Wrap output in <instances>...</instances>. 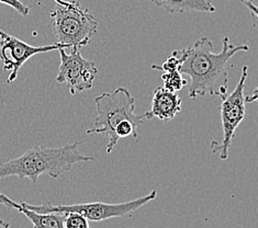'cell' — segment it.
<instances>
[{
    "instance_id": "1",
    "label": "cell",
    "mask_w": 258,
    "mask_h": 228,
    "mask_svg": "<svg viewBox=\"0 0 258 228\" xmlns=\"http://www.w3.org/2000/svg\"><path fill=\"white\" fill-rule=\"evenodd\" d=\"M212 41L201 36L192 46L171 52L179 60V72L189 77L188 95L191 99L197 97L223 98L229 89V69L231 58L239 52H248L246 44H233L225 36L222 50L214 52Z\"/></svg>"
},
{
    "instance_id": "2",
    "label": "cell",
    "mask_w": 258,
    "mask_h": 228,
    "mask_svg": "<svg viewBox=\"0 0 258 228\" xmlns=\"http://www.w3.org/2000/svg\"><path fill=\"white\" fill-rule=\"evenodd\" d=\"M79 141H75L59 147H32L21 156L0 165V179L18 177L29 179L32 183H36L42 175L57 179L74 165L95 160L93 156L79 153Z\"/></svg>"
},
{
    "instance_id": "3",
    "label": "cell",
    "mask_w": 258,
    "mask_h": 228,
    "mask_svg": "<svg viewBox=\"0 0 258 228\" xmlns=\"http://www.w3.org/2000/svg\"><path fill=\"white\" fill-rule=\"evenodd\" d=\"M96 116L93 128L87 134H101L107 139V154H111L119 138L115 136V128L124 121L142 125L144 115L135 113V99L128 89L119 87L112 92H102L95 98Z\"/></svg>"
},
{
    "instance_id": "4",
    "label": "cell",
    "mask_w": 258,
    "mask_h": 228,
    "mask_svg": "<svg viewBox=\"0 0 258 228\" xmlns=\"http://www.w3.org/2000/svg\"><path fill=\"white\" fill-rule=\"evenodd\" d=\"M51 18L56 43L67 48L87 46L97 33L98 22L94 16L83 9L76 0L56 4Z\"/></svg>"
},
{
    "instance_id": "5",
    "label": "cell",
    "mask_w": 258,
    "mask_h": 228,
    "mask_svg": "<svg viewBox=\"0 0 258 228\" xmlns=\"http://www.w3.org/2000/svg\"><path fill=\"white\" fill-rule=\"evenodd\" d=\"M157 196V191L153 190L151 192L141 196L132 201L122 202V203H103V202H91V203H79V204L71 205H55L51 202L43 203L40 205L29 204L26 202H21L23 206H26L33 211L40 213H78L84 217L91 221H100L104 219L122 217L125 215L131 214L139 208L144 206L147 203L155 200Z\"/></svg>"
},
{
    "instance_id": "6",
    "label": "cell",
    "mask_w": 258,
    "mask_h": 228,
    "mask_svg": "<svg viewBox=\"0 0 258 228\" xmlns=\"http://www.w3.org/2000/svg\"><path fill=\"white\" fill-rule=\"evenodd\" d=\"M248 77L247 66H244L242 69L241 77L237 85L235 86L230 96L224 97L222 99V104L220 108L221 115V125H222L223 139L222 143L219 144L218 141H211V150L213 154H220V159L226 160L229 157V150L232 145V140L234 138L236 128L241 124L245 116V83Z\"/></svg>"
},
{
    "instance_id": "7",
    "label": "cell",
    "mask_w": 258,
    "mask_h": 228,
    "mask_svg": "<svg viewBox=\"0 0 258 228\" xmlns=\"http://www.w3.org/2000/svg\"><path fill=\"white\" fill-rule=\"evenodd\" d=\"M66 53V48H58L60 65L56 75L58 84H66L72 95L93 88L98 68L94 61L82 56L81 48L73 47Z\"/></svg>"
},
{
    "instance_id": "8",
    "label": "cell",
    "mask_w": 258,
    "mask_h": 228,
    "mask_svg": "<svg viewBox=\"0 0 258 228\" xmlns=\"http://www.w3.org/2000/svg\"><path fill=\"white\" fill-rule=\"evenodd\" d=\"M58 48H67V46L58 43L45 46H32L0 30V60L3 61L4 70L9 71L7 84L15 82L21 67L34 55L57 51Z\"/></svg>"
},
{
    "instance_id": "9",
    "label": "cell",
    "mask_w": 258,
    "mask_h": 228,
    "mask_svg": "<svg viewBox=\"0 0 258 228\" xmlns=\"http://www.w3.org/2000/svg\"><path fill=\"white\" fill-rule=\"evenodd\" d=\"M181 111V98L176 92L157 87L153 95L151 110L144 113L145 120L157 118L162 121L173 120Z\"/></svg>"
},
{
    "instance_id": "10",
    "label": "cell",
    "mask_w": 258,
    "mask_h": 228,
    "mask_svg": "<svg viewBox=\"0 0 258 228\" xmlns=\"http://www.w3.org/2000/svg\"><path fill=\"white\" fill-rule=\"evenodd\" d=\"M0 204L8 208L17 209L22 213L30 221L33 228H64L65 213H40L30 209L21 204V202H16L8 198L7 195L0 192Z\"/></svg>"
},
{
    "instance_id": "11",
    "label": "cell",
    "mask_w": 258,
    "mask_h": 228,
    "mask_svg": "<svg viewBox=\"0 0 258 228\" xmlns=\"http://www.w3.org/2000/svg\"><path fill=\"white\" fill-rule=\"evenodd\" d=\"M150 2L168 14H186V12L213 14L216 12V7L211 0H150Z\"/></svg>"
},
{
    "instance_id": "12",
    "label": "cell",
    "mask_w": 258,
    "mask_h": 228,
    "mask_svg": "<svg viewBox=\"0 0 258 228\" xmlns=\"http://www.w3.org/2000/svg\"><path fill=\"white\" fill-rule=\"evenodd\" d=\"M163 80V87L169 91L177 92L178 90L182 89L186 85H188V82L186 79H183L182 75L179 72V70H170L165 71L162 75Z\"/></svg>"
},
{
    "instance_id": "13",
    "label": "cell",
    "mask_w": 258,
    "mask_h": 228,
    "mask_svg": "<svg viewBox=\"0 0 258 228\" xmlns=\"http://www.w3.org/2000/svg\"><path fill=\"white\" fill-rule=\"evenodd\" d=\"M64 228H90L89 220L78 213H65Z\"/></svg>"
},
{
    "instance_id": "14",
    "label": "cell",
    "mask_w": 258,
    "mask_h": 228,
    "mask_svg": "<svg viewBox=\"0 0 258 228\" xmlns=\"http://www.w3.org/2000/svg\"><path fill=\"white\" fill-rule=\"evenodd\" d=\"M0 4H5V5L10 6L11 8H14L17 12H19V14L23 17H27L29 15L30 8L28 7V6L22 4L20 0H0Z\"/></svg>"
},
{
    "instance_id": "15",
    "label": "cell",
    "mask_w": 258,
    "mask_h": 228,
    "mask_svg": "<svg viewBox=\"0 0 258 228\" xmlns=\"http://www.w3.org/2000/svg\"><path fill=\"white\" fill-rule=\"evenodd\" d=\"M242 2L247 6V8H249V10L251 12V16H253V19H254V26H256V20H257L258 12H257L256 6L254 4V0H242Z\"/></svg>"
},
{
    "instance_id": "16",
    "label": "cell",
    "mask_w": 258,
    "mask_h": 228,
    "mask_svg": "<svg viewBox=\"0 0 258 228\" xmlns=\"http://www.w3.org/2000/svg\"><path fill=\"white\" fill-rule=\"evenodd\" d=\"M257 100V90H254V92H253V95L251 96H248V97H246L245 96V102L246 103H250V102H253V101H256Z\"/></svg>"
},
{
    "instance_id": "17",
    "label": "cell",
    "mask_w": 258,
    "mask_h": 228,
    "mask_svg": "<svg viewBox=\"0 0 258 228\" xmlns=\"http://www.w3.org/2000/svg\"><path fill=\"white\" fill-rule=\"evenodd\" d=\"M0 228H10V224L4 219H0Z\"/></svg>"
},
{
    "instance_id": "18",
    "label": "cell",
    "mask_w": 258,
    "mask_h": 228,
    "mask_svg": "<svg viewBox=\"0 0 258 228\" xmlns=\"http://www.w3.org/2000/svg\"><path fill=\"white\" fill-rule=\"evenodd\" d=\"M55 3L58 5H64L66 3V0H55Z\"/></svg>"
}]
</instances>
